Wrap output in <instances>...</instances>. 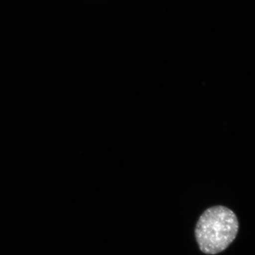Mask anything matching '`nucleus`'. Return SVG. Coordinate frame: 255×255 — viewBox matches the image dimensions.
<instances>
[{
    "mask_svg": "<svg viewBox=\"0 0 255 255\" xmlns=\"http://www.w3.org/2000/svg\"><path fill=\"white\" fill-rule=\"evenodd\" d=\"M238 228L237 216L227 207L217 206L206 210L195 228L201 251L216 255L225 251L237 236Z\"/></svg>",
    "mask_w": 255,
    "mask_h": 255,
    "instance_id": "1",
    "label": "nucleus"
}]
</instances>
